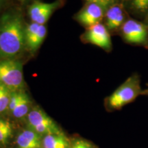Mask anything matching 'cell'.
Listing matches in <instances>:
<instances>
[{
  "mask_svg": "<svg viewBox=\"0 0 148 148\" xmlns=\"http://www.w3.org/2000/svg\"><path fill=\"white\" fill-rule=\"evenodd\" d=\"M25 27L21 14L6 12L0 18V59H12L25 46Z\"/></svg>",
  "mask_w": 148,
  "mask_h": 148,
  "instance_id": "cell-1",
  "label": "cell"
},
{
  "mask_svg": "<svg viewBox=\"0 0 148 148\" xmlns=\"http://www.w3.org/2000/svg\"><path fill=\"white\" fill-rule=\"evenodd\" d=\"M141 92L140 75L138 73H132L106 98V108L110 110H119L134 101Z\"/></svg>",
  "mask_w": 148,
  "mask_h": 148,
  "instance_id": "cell-2",
  "label": "cell"
},
{
  "mask_svg": "<svg viewBox=\"0 0 148 148\" xmlns=\"http://www.w3.org/2000/svg\"><path fill=\"white\" fill-rule=\"evenodd\" d=\"M0 84L11 92L20 91L24 85L23 64L15 59L0 60Z\"/></svg>",
  "mask_w": 148,
  "mask_h": 148,
  "instance_id": "cell-3",
  "label": "cell"
},
{
  "mask_svg": "<svg viewBox=\"0 0 148 148\" xmlns=\"http://www.w3.org/2000/svg\"><path fill=\"white\" fill-rule=\"evenodd\" d=\"M118 34L125 43L148 49V26L143 21L130 17Z\"/></svg>",
  "mask_w": 148,
  "mask_h": 148,
  "instance_id": "cell-4",
  "label": "cell"
},
{
  "mask_svg": "<svg viewBox=\"0 0 148 148\" xmlns=\"http://www.w3.org/2000/svg\"><path fill=\"white\" fill-rule=\"evenodd\" d=\"M27 116L29 128L38 134L49 135L62 133L53 120L39 108H33Z\"/></svg>",
  "mask_w": 148,
  "mask_h": 148,
  "instance_id": "cell-5",
  "label": "cell"
},
{
  "mask_svg": "<svg viewBox=\"0 0 148 148\" xmlns=\"http://www.w3.org/2000/svg\"><path fill=\"white\" fill-rule=\"evenodd\" d=\"M111 34L102 22L86 28L81 36V40L86 43H90L101 48L106 52L112 49Z\"/></svg>",
  "mask_w": 148,
  "mask_h": 148,
  "instance_id": "cell-6",
  "label": "cell"
},
{
  "mask_svg": "<svg viewBox=\"0 0 148 148\" xmlns=\"http://www.w3.org/2000/svg\"><path fill=\"white\" fill-rule=\"evenodd\" d=\"M107 7L97 2H86L75 15V20L86 28L103 21Z\"/></svg>",
  "mask_w": 148,
  "mask_h": 148,
  "instance_id": "cell-7",
  "label": "cell"
},
{
  "mask_svg": "<svg viewBox=\"0 0 148 148\" xmlns=\"http://www.w3.org/2000/svg\"><path fill=\"white\" fill-rule=\"evenodd\" d=\"M131 17L121 1L107 8L102 23L111 34H119L121 27Z\"/></svg>",
  "mask_w": 148,
  "mask_h": 148,
  "instance_id": "cell-8",
  "label": "cell"
},
{
  "mask_svg": "<svg viewBox=\"0 0 148 148\" xmlns=\"http://www.w3.org/2000/svg\"><path fill=\"white\" fill-rule=\"evenodd\" d=\"M62 2L61 0H56L51 3H45L35 0L28 8V15L32 20L40 25H45L53 12L59 8Z\"/></svg>",
  "mask_w": 148,
  "mask_h": 148,
  "instance_id": "cell-9",
  "label": "cell"
},
{
  "mask_svg": "<svg viewBox=\"0 0 148 148\" xmlns=\"http://www.w3.org/2000/svg\"><path fill=\"white\" fill-rule=\"evenodd\" d=\"M47 27L34 22L27 24L25 27V46L29 51L34 53L38 50L47 35Z\"/></svg>",
  "mask_w": 148,
  "mask_h": 148,
  "instance_id": "cell-10",
  "label": "cell"
},
{
  "mask_svg": "<svg viewBox=\"0 0 148 148\" xmlns=\"http://www.w3.org/2000/svg\"><path fill=\"white\" fill-rule=\"evenodd\" d=\"M131 17L143 21L148 14V0H121Z\"/></svg>",
  "mask_w": 148,
  "mask_h": 148,
  "instance_id": "cell-11",
  "label": "cell"
},
{
  "mask_svg": "<svg viewBox=\"0 0 148 148\" xmlns=\"http://www.w3.org/2000/svg\"><path fill=\"white\" fill-rule=\"evenodd\" d=\"M18 148H40L42 142L40 135L32 130H25L16 139Z\"/></svg>",
  "mask_w": 148,
  "mask_h": 148,
  "instance_id": "cell-12",
  "label": "cell"
},
{
  "mask_svg": "<svg viewBox=\"0 0 148 148\" xmlns=\"http://www.w3.org/2000/svg\"><path fill=\"white\" fill-rule=\"evenodd\" d=\"M43 148H69V142L63 133L45 135L42 140Z\"/></svg>",
  "mask_w": 148,
  "mask_h": 148,
  "instance_id": "cell-13",
  "label": "cell"
},
{
  "mask_svg": "<svg viewBox=\"0 0 148 148\" xmlns=\"http://www.w3.org/2000/svg\"><path fill=\"white\" fill-rule=\"evenodd\" d=\"M30 103L29 98L27 94L24 92H22L21 99L18 101L14 110L12 111V115L18 119H21L27 115L29 112Z\"/></svg>",
  "mask_w": 148,
  "mask_h": 148,
  "instance_id": "cell-14",
  "label": "cell"
},
{
  "mask_svg": "<svg viewBox=\"0 0 148 148\" xmlns=\"http://www.w3.org/2000/svg\"><path fill=\"white\" fill-rule=\"evenodd\" d=\"M12 128L10 122L0 119V143H5L12 136Z\"/></svg>",
  "mask_w": 148,
  "mask_h": 148,
  "instance_id": "cell-15",
  "label": "cell"
},
{
  "mask_svg": "<svg viewBox=\"0 0 148 148\" xmlns=\"http://www.w3.org/2000/svg\"><path fill=\"white\" fill-rule=\"evenodd\" d=\"M11 92L5 86L0 84V112L8 108L11 97Z\"/></svg>",
  "mask_w": 148,
  "mask_h": 148,
  "instance_id": "cell-16",
  "label": "cell"
},
{
  "mask_svg": "<svg viewBox=\"0 0 148 148\" xmlns=\"http://www.w3.org/2000/svg\"><path fill=\"white\" fill-rule=\"evenodd\" d=\"M22 92L23 91H16L11 92V97L10 99V103H9L8 109L11 112L14 110L17 103H18L20 99H21Z\"/></svg>",
  "mask_w": 148,
  "mask_h": 148,
  "instance_id": "cell-17",
  "label": "cell"
},
{
  "mask_svg": "<svg viewBox=\"0 0 148 148\" xmlns=\"http://www.w3.org/2000/svg\"><path fill=\"white\" fill-rule=\"evenodd\" d=\"M69 148H95L88 141L82 139L74 140Z\"/></svg>",
  "mask_w": 148,
  "mask_h": 148,
  "instance_id": "cell-18",
  "label": "cell"
},
{
  "mask_svg": "<svg viewBox=\"0 0 148 148\" xmlns=\"http://www.w3.org/2000/svg\"><path fill=\"white\" fill-rule=\"evenodd\" d=\"M85 1H86V2L92 1V2L99 3L100 4L107 7V8H108V7L114 4V3L120 2V1H121V0H85Z\"/></svg>",
  "mask_w": 148,
  "mask_h": 148,
  "instance_id": "cell-19",
  "label": "cell"
},
{
  "mask_svg": "<svg viewBox=\"0 0 148 148\" xmlns=\"http://www.w3.org/2000/svg\"><path fill=\"white\" fill-rule=\"evenodd\" d=\"M147 87L145 88V89L144 90H142V92H141V94H140V95H147L148 96V84L147 85Z\"/></svg>",
  "mask_w": 148,
  "mask_h": 148,
  "instance_id": "cell-20",
  "label": "cell"
},
{
  "mask_svg": "<svg viewBox=\"0 0 148 148\" xmlns=\"http://www.w3.org/2000/svg\"><path fill=\"white\" fill-rule=\"evenodd\" d=\"M143 22L145 24H146V25H147V26H148V14H147V15H146L145 18H144V20L143 21Z\"/></svg>",
  "mask_w": 148,
  "mask_h": 148,
  "instance_id": "cell-21",
  "label": "cell"
},
{
  "mask_svg": "<svg viewBox=\"0 0 148 148\" xmlns=\"http://www.w3.org/2000/svg\"><path fill=\"white\" fill-rule=\"evenodd\" d=\"M17 1H20V2H21V3H27V2H29V1H35V0H17Z\"/></svg>",
  "mask_w": 148,
  "mask_h": 148,
  "instance_id": "cell-22",
  "label": "cell"
},
{
  "mask_svg": "<svg viewBox=\"0 0 148 148\" xmlns=\"http://www.w3.org/2000/svg\"><path fill=\"white\" fill-rule=\"evenodd\" d=\"M2 3H3V0H0V8H1Z\"/></svg>",
  "mask_w": 148,
  "mask_h": 148,
  "instance_id": "cell-23",
  "label": "cell"
}]
</instances>
